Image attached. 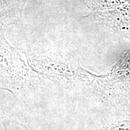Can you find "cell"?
<instances>
[{"label": "cell", "mask_w": 130, "mask_h": 130, "mask_svg": "<svg viewBox=\"0 0 130 130\" xmlns=\"http://www.w3.org/2000/svg\"><path fill=\"white\" fill-rule=\"evenodd\" d=\"M94 130H130V115L115 119L104 123Z\"/></svg>", "instance_id": "2"}, {"label": "cell", "mask_w": 130, "mask_h": 130, "mask_svg": "<svg viewBox=\"0 0 130 130\" xmlns=\"http://www.w3.org/2000/svg\"><path fill=\"white\" fill-rule=\"evenodd\" d=\"M4 130H29L23 123L12 117H4L2 119Z\"/></svg>", "instance_id": "3"}, {"label": "cell", "mask_w": 130, "mask_h": 130, "mask_svg": "<svg viewBox=\"0 0 130 130\" xmlns=\"http://www.w3.org/2000/svg\"><path fill=\"white\" fill-rule=\"evenodd\" d=\"M105 100L118 110L130 104V50L123 53L107 74L96 79Z\"/></svg>", "instance_id": "1"}]
</instances>
